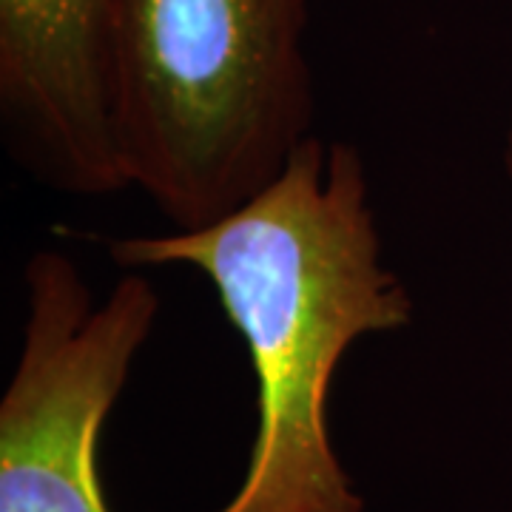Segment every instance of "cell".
<instances>
[{"mask_svg": "<svg viewBox=\"0 0 512 512\" xmlns=\"http://www.w3.org/2000/svg\"><path fill=\"white\" fill-rule=\"evenodd\" d=\"M106 248L123 271H200L245 342L256 436L239 490L217 512H365L330 441V387L356 342L410 328L416 308L384 259L359 148L313 134L220 220Z\"/></svg>", "mask_w": 512, "mask_h": 512, "instance_id": "obj_1", "label": "cell"}, {"mask_svg": "<svg viewBox=\"0 0 512 512\" xmlns=\"http://www.w3.org/2000/svg\"><path fill=\"white\" fill-rule=\"evenodd\" d=\"M311 0H114L128 188L171 228L251 200L313 137Z\"/></svg>", "mask_w": 512, "mask_h": 512, "instance_id": "obj_2", "label": "cell"}, {"mask_svg": "<svg viewBox=\"0 0 512 512\" xmlns=\"http://www.w3.org/2000/svg\"><path fill=\"white\" fill-rule=\"evenodd\" d=\"M18 362L0 396V512H111L97 447L160 293L126 271L97 299L72 254L37 248L23 265Z\"/></svg>", "mask_w": 512, "mask_h": 512, "instance_id": "obj_3", "label": "cell"}, {"mask_svg": "<svg viewBox=\"0 0 512 512\" xmlns=\"http://www.w3.org/2000/svg\"><path fill=\"white\" fill-rule=\"evenodd\" d=\"M114 0H0V137L46 191H128L114 117Z\"/></svg>", "mask_w": 512, "mask_h": 512, "instance_id": "obj_4", "label": "cell"}, {"mask_svg": "<svg viewBox=\"0 0 512 512\" xmlns=\"http://www.w3.org/2000/svg\"><path fill=\"white\" fill-rule=\"evenodd\" d=\"M504 174L512 185V106L510 117H507V128H504Z\"/></svg>", "mask_w": 512, "mask_h": 512, "instance_id": "obj_5", "label": "cell"}]
</instances>
